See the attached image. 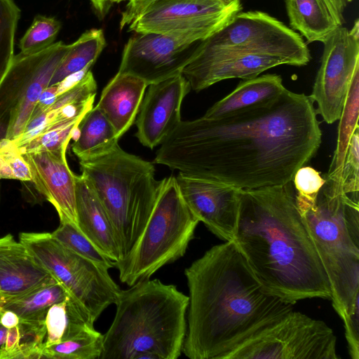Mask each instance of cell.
Returning <instances> with one entry per match:
<instances>
[{
	"instance_id": "25",
	"label": "cell",
	"mask_w": 359,
	"mask_h": 359,
	"mask_svg": "<svg viewBox=\"0 0 359 359\" xmlns=\"http://www.w3.org/2000/svg\"><path fill=\"white\" fill-rule=\"evenodd\" d=\"M77 132L72 150L79 161L101 156L118 144L113 126L96 106L85 115Z\"/></svg>"
},
{
	"instance_id": "9",
	"label": "cell",
	"mask_w": 359,
	"mask_h": 359,
	"mask_svg": "<svg viewBox=\"0 0 359 359\" xmlns=\"http://www.w3.org/2000/svg\"><path fill=\"white\" fill-rule=\"evenodd\" d=\"M69 48L60 41L34 53L14 55L0 82V142L15 140L24 132Z\"/></svg>"
},
{
	"instance_id": "19",
	"label": "cell",
	"mask_w": 359,
	"mask_h": 359,
	"mask_svg": "<svg viewBox=\"0 0 359 359\" xmlns=\"http://www.w3.org/2000/svg\"><path fill=\"white\" fill-rule=\"evenodd\" d=\"M55 279L20 241L0 238V304Z\"/></svg>"
},
{
	"instance_id": "41",
	"label": "cell",
	"mask_w": 359,
	"mask_h": 359,
	"mask_svg": "<svg viewBox=\"0 0 359 359\" xmlns=\"http://www.w3.org/2000/svg\"><path fill=\"white\" fill-rule=\"evenodd\" d=\"M332 16L338 26L343 25L344 22V11L346 5V0H324Z\"/></svg>"
},
{
	"instance_id": "23",
	"label": "cell",
	"mask_w": 359,
	"mask_h": 359,
	"mask_svg": "<svg viewBox=\"0 0 359 359\" xmlns=\"http://www.w3.org/2000/svg\"><path fill=\"white\" fill-rule=\"evenodd\" d=\"M285 89L281 76L276 74L243 79L233 91L215 102L203 116L216 118L259 105L278 97Z\"/></svg>"
},
{
	"instance_id": "39",
	"label": "cell",
	"mask_w": 359,
	"mask_h": 359,
	"mask_svg": "<svg viewBox=\"0 0 359 359\" xmlns=\"http://www.w3.org/2000/svg\"><path fill=\"white\" fill-rule=\"evenodd\" d=\"M156 0H128L125 9L121 13L120 29L129 26L142 12Z\"/></svg>"
},
{
	"instance_id": "45",
	"label": "cell",
	"mask_w": 359,
	"mask_h": 359,
	"mask_svg": "<svg viewBox=\"0 0 359 359\" xmlns=\"http://www.w3.org/2000/svg\"><path fill=\"white\" fill-rule=\"evenodd\" d=\"M110 4L112 6L113 4H118L122 2L125 0H108Z\"/></svg>"
},
{
	"instance_id": "8",
	"label": "cell",
	"mask_w": 359,
	"mask_h": 359,
	"mask_svg": "<svg viewBox=\"0 0 359 359\" xmlns=\"http://www.w3.org/2000/svg\"><path fill=\"white\" fill-rule=\"evenodd\" d=\"M19 241L65 288L68 296L94 323L114 304L121 288L104 268L73 252L50 233L22 232Z\"/></svg>"
},
{
	"instance_id": "11",
	"label": "cell",
	"mask_w": 359,
	"mask_h": 359,
	"mask_svg": "<svg viewBox=\"0 0 359 359\" xmlns=\"http://www.w3.org/2000/svg\"><path fill=\"white\" fill-rule=\"evenodd\" d=\"M241 11V1L156 0L128 26V31L154 32L194 43L210 36Z\"/></svg>"
},
{
	"instance_id": "17",
	"label": "cell",
	"mask_w": 359,
	"mask_h": 359,
	"mask_svg": "<svg viewBox=\"0 0 359 359\" xmlns=\"http://www.w3.org/2000/svg\"><path fill=\"white\" fill-rule=\"evenodd\" d=\"M136 120V137L150 149L161 145L181 120V107L191 90L182 74L149 84Z\"/></svg>"
},
{
	"instance_id": "16",
	"label": "cell",
	"mask_w": 359,
	"mask_h": 359,
	"mask_svg": "<svg viewBox=\"0 0 359 359\" xmlns=\"http://www.w3.org/2000/svg\"><path fill=\"white\" fill-rule=\"evenodd\" d=\"M175 179L184 201L196 218L222 241L233 240L241 189L180 172Z\"/></svg>"
},
{
	"instance_id": "24",
	"label": "cell",
	"mask_w": 359,
	"mask_h": 359,
	"mask_svg": "<svg viewBox=\"0 0 359 359\" xmlns=\"http://www.w3.org/2000/svg\"><path fill=\"white\" fill-rule=\"evenodd\" d=\"M290 25L307 43H323L338 27L324 0H285Z\"/></svg>"
},
{
	"instance_id": "12",
	"label": "cell",
	"mask_w": 359,
	"mask_h": 359,
	"mask_svg": "<svg viewBox=\"0 0 359 359\" xmlns=\"http://www.w3.org/2000/svg\"><path fill=\"white\" fill-rule=\"evenodd\" d=\"M205 47L229 51L257 52L284 56L294 65H306L311 54L297 32L268 13L239 12L222 27L201 41Z\"/></svg>"
},
{
	"instance_id": "22",
	"label": "cell",
	"mask_w": 359,
	"mask_h": 359,
	"mask_svg": "<svg viewBox=\"0 0 359 359\" xmlns=\"http://www.w3.org/2000/svg\"><path fill=\"white\" fill-rule=\"evenodd\" d=\"M96 93V81L88 70L74 85L57 96L46 111L30 118L21 135L22 139L24 141L30 140L57 117L84 116L93 107Z\"/></svg>"
},
{
	"instance_id": "6",
	"label": "cell",
	"mask_w": 359,
	"mask_h": 359,
	"mask_svg": "<svg viewBox=\"0 0 359 359\" xmlns=\"http://www.w3.org/2000/svg\"><path fill=\"white\" fill-rule=\"evenodd\" d=\"M79 165L110 221L121 261L138 240L154 206L160 184L155 168L118 144L101 156L80 160Z\"/></svg>"
},
{
	"instance_id": "13",
	"label": "cell",
	"mask_w": 359,
	"mask_h": 359,
	"mask_svg": "<svg viewBox=\"0 0 359 359\" xmlns=\"http://www.w3.org/2000/svg\"><path fill=\"white\" fill-rule=\"evenodd\" d=\"M320 66L311 94L316 114L328 124L338 121L353 76L359 68V21L335 29L323 42Z\"/></svg>"
},
{
	"instance_id": "2",
	"label": "cell",
	"mask_w": 359,
	"mask_h": 359,
	"mask_svg": "<svg viewBox=\"0 0 359 359\" xmlns=\"http://www.w3.org/2000/svg\"><path fill=\"white\" fill-rule=\"evenodd\" d=\"M184 276L189 294L182 353L190 359H225L293 310L263 288L233 240L210 248Z\"/></svg>"
},
{
	"instance_id": "30",
	"label": "cell",
	"mask_w": 359,
	"mask_h": 359,
	"mask_svg": "<svg viewBox=\"0 0 359 359\" xmlns=\"http://www.w3.org/2000/svg\"><path fill=\"white\" fill-rule=\"evenodd\" d=\"M102 344L103 334L91 328L59 343L43 346L41 358L100 359Z\"/></svg>"
},
{
	"instance_id": "27",
	"label": "cell",
	"mask_w": 359,
	"mask_h": 359,
	"mask_svg": "<svg viewBox=\"0 0 359 359\" xmlns=\"http://www.w3.org/2000/svg\"><path fill=\"white\" fill-rule=\"evenodd\" d=\"M106 46L103 30L90 29L74 43L55 70L49 86L57 84L66 78L89 70Z\"/></svg>"
},
{
	"instance_id": "5",
	"label": "cell",
	"mask_w": 359,
	"mask_h": 359,
	"mask_svg": "<svg viewBox=\"0 0 359 359\" xmlns=\"http://www.w3.org/2000/svg\"><path fill=\"white\" fill-rule=\"evenodd\" d=\"M315 203L302 215L327 274L332 304L342 320L359 303V201L342 179L323 175Z\"/></svg>"
},
{
	"instance_id": "28",
	"label": "cell",
	"mask_w": 359,
	"mask_h": 359,
	"mask_svg": "<svg viewBox=\"0 0 359 359\" xmlns=\"http://www.w3.org/2000/svg\"><path fill=\"white\" fill-rule=\"evenodd\" d=\"M45 324L48 346L94 328L87 316L68 296L64 301L52 305L47 311Z\"/></svg>"
},
{
	"instance_id": "47",
	"label": "cell",
	"mask_w": 359,
	"mask_h": 359,
	"mask_svg": "<svg viewBox=\"0 0 359 359\" xmlns=\"http://www.w3.org/2000/svg\"><path fill=\"white\" fill-rule=\"evenodd\" d=\"M346 2H351L353 0H346Z\"/></svg>"
},
{
	"instance_id": "21",
	"label": "cell",
	"mask_w": 359,
	"mask_h": 359,
	"mask_svg": "<svg viewBox=\"0 0 359 359\" xmlns=\"http://www.w3.org/2000/svg\"><path fill=\"white\" fill-rule=\"evenodd\" d=\"M75 181L78 229L105 256L117 263L119 249L106 212L86 177L76 175Z\"/></svg>"
},
{
	"instance_id": "20",
	"label": "cell",
	"mask_w": 359,
	"mask_h": 359,
	"mask_svg": "<svg viewBox=\"0 0 359 359\" xmlns=\"http://www.w3.org/2000/svg\"><path fill=\"white\" fill-rule=\"evenodd\" d=\"M148 84L127 74H117L102 91L96 105L113 126L118 140L135 121Z\"/></svg>"
},
{
	"instance_id": "38",
	"label": "cell",
	"mask_w": 359,
	"mask_h": 359,
	"mask_svg": "<svg viewBox=\"0 0 359 359\" xmlns=\"http://www.w3.org/2000/svg\"><path fill=\"white\" fill-rule=\"evenodd\" d=\"M349 354L352 359H359V303L343 320Z\"/></svg>"
},
{
	"instance_id": "18",
	"label": "cell",
	"mask_w": 359,
	"mask_h": 359,
	"mask_svg": "<svg viewBox=\"0 0 359 359\" xmlns=\"http://www.w3.org/2000/svg\"><path fill=\"white\" fill-rule=\"evenodd\" d=\"M68 145L57 150L23 154L28 163L34 190L39 197L50 203L60 222L77 226L76 214V181L66 152Z\"/></svg>"
},
{
	"instance_id": "44",
	"label": "cell",
	"mask_w": 359,
	"mask_h": 359,
	"mask_svg": "<svg viewBox=\"0 0 359 359\" xmlns=\"http://www.w3.org/2000/svg\"><path fill=\"white\" fill-rule=\"evenodd\" d=\"M8 334V328L0 323V348L3 347L6 342Z\"/></svg>"
},
{
	"instance_id": "31",
	"label": "cell",
	"mask_w": 359,
	"mask_h": 359,
	"mask_svg": "<svg viewBox=\"0 0 359 359\" xmlns=\"http://www.w3.org/2000/svg\"><path fill=\"white\" fill-rule=\"evenodd\" d=\"M84 116L55 119L24 144L19 146L22 154L57 150L68 145Z\"/></svg>"
},
{
	"instance_id": "26",
	"label": "cell",
	"mask_w": 359,
	"mask_h": 359,
	"mask_svg": "<svg viewBox=\"0 0 359 359\" xmlns=\"http://www.w3.org/2000/svg\"><path fill=\"white\" fill-rule=\"evenodd\" d=\"M68 294L56 279L41 285L28 292L1 302V310L15 312L20 320H45L49 308L64 301Z\"/></svg>"
},
{
	"instance_id": "34",
	"label": "cell",
	"mask_w": 359,
	"mask_h": 359,
	"mask_svg": "<svg viewBox=\"0 0 359 359\" xmlns=\"http://www.w3.org/2000/svg\"><path fill=\"white\" fill-rule=\"evenodd\" d=\"M61 28L55 17L36 15L19 41L20 53L32 54L48 48L55 43Z\"/></svg>"
},
{
	"instance_id": "36",
	"label": "cell",
	"mask_w": 359,
	"mask_h": 359,
	"mask_svg": "<svg viewBox=\"0 0 359 359\" xmlns=\"http://www.w3.org/2000/svg\"><path fill=\"white\" fill-rule=\"evenodd\" d=\"M325 182V180L320 172L310 166H302L296 171L292 183L296 205L301 215L315 203Z\"/></svg>"
},
{
	"instance_id": "4",
	"label": "cell",
	"mask_w": 359,
	"mask_h": 359,
	"mask_svg": "<svg viewBox=\"0 0 359 359\" xmlns=\"http://www.w3.org/2000/svg\"><path fill=\"white\" fill-rule=\"evenodd\" d=\"M100 359H177L187 333L189 296L150 278L121 290Z\"/></svg>"
},
{
	"instance_id": "40",
	"label": "cell",
	"mask_w": 359,
	"mask_h": 359,
	"mask_svg": "<svg viewBox=\"0 0 359 359\" xmlns=\"http://www.w3.org/2000/svg\"><path fill=\"white\" fill-rule=\"evenodd\" d=\"M57 97V84L48 86L41 94L32 117L38 116L46 111Z\"/></svg>"
},
{
	"instance_id": "43",
	"label": "cell",
	"mask_w": 359,
	"mask_h": 359,
	"mask_svg": "<svg viewBox=\"0 0 359 359\" xmlns=\"http://www.w3.org/2000/svg\"><path fill=\"white\" fill-rule=\"evenodd\" d=\"M100 17H104L111 5L108 0H89Z\"/></svg>"
},
{
	"instance_id": "32",
	"label": "cell",
	"mask_w": 359,
	"mask_h": 359,
	"mask_svg": "<svg viewBox=\"0 0 359 359\" xmlns=\"http://www.w3.org/2000/svg\"><path fill=\"white\" fill-rule=\"evenodd\" d=\"M50 233L59 242L80 256L108 269L116 267V262L105 256L72 223L60 222L59 226Z\"/></svg>"
},
{
	"instance_id": "14",
	"label": "cell",
	"mask_w": 359,
	"mask_h": 359,
	"mask_svg": "<svg viewBox=\"0 0 359 359\" xmlns=\"http://www.w3.org/2000/svg\"><path fill=\"white\" fill-rule=\"evenodd\" d=\"M201 41L187 43L154 32H135L124 46L118 72L148 86L182 74Z\"/></svg>"
},
{
	"instance_id": "33",
	"label": "cell",
	"mask_w": 359,
	"mask_h": 359,
	"mask_svg": "<svg viewBox=\"0 0 359 359\" xmlns=\"http://www.w3.org/2000/svg\"><path fill=\"white\" fill-rule=\"evenodd\" d=\"M21 11L14 0H0V82L15 55V39Z\"/></svg>"
},
{
	"instance_id": "35",
	"label": "cell",
	"mask_w": 359,
	"mask_h": 359,
	"mask_svg": "<svg viewBox=\"0 0 359 359\" xmlns=\"http://www.w3.org/2000/svg\"><path fill=\"white\" fill-rule=\"evenodd\" d=\"M31 182L32 172L20 147L14 140L0 142V180Z\"/></svg>"
},
{
	"instance_id": "46",
	"label": "cell",
	"mask_w": 359,
	"mask_h": 359,
	"mask_svg": "<svg viewBox=\"0 0 359 359\" xmlns=\"http://www.w3.org/2000/svg\"><path fill=\"white\" fill-rule=\"evenodd\" d=\"M225 4H231L234 1H241V0H222Z\"/></svg>"
},
{
	"instance_id": "10",
	"label": "cell",
	"mask_w": 359,
	"mask_h": 359,
	"mask_svg": "<svg viewBox=\"0 0 359 359\" xmlns=\"http://www.w3.org/2000/svg\"><path fill=\"white\" fill-rule=\"evenodd\" d=\"M337 337L325 322L291 311L225 359H339Z\"/></svg>"
},
{
	"instance_id": "15",
	"label": "cell",
	"mask_w": 359,
	"mask_h": 359,
	"mask_svg": "<svg viewBox=\"0 0 359 359\" xmlns=\"http://www.w3.org/2000/svg\"><path fill=\"white\" fill-rule=\"evenodd\" d=\"M201 41L196 55L182 71L191 89L195 91L226 79H252L279 65L295 66L292 60L284 56L208 48L203 46Z\"/></svg>"
},
{
	"instance_id": "42",
	"label": "cell",
	"mask_w": 359,
	"mask_h": 359,
	"mask_svg": "<svg viewBox=\"0 0 359 359\" xmlns=\"http://www.w3.org/2000/svg\"><path fill=\"white\" fill-rule=\"evenodd\" d=\"M20 319L18 316L11 310H2L0 311V323L7 328L17 326Z\"/></svg>"
},
{
	"instance_id": "1",
	"label": "cell",
	"mask_w": 359,
	"mask_h": 359,
	"mask_svg": "<svg viewBox=\"0 0 359 359\" xmlns=\"http://www.w3.org/2000/svg\"><path fill=\"white\" fill-rule=\"evenodd\" d=\"M321 137L310 96L285 88L219 118L181 121L154 163L240 189L283 185L314 157Z\"/></svg>"
},
{
	"instance_id": "48",
	"label": "cell",
	"mask_w": 359,
	"mask_h": 359,
	"mask_svg": "<svg viewBox=\"0 0 359 359\" xmlns=\"http://www.w3.org/2000/svg\"><path fill=\"white\" fill-rule=\"evenodd\" d=\"M0 301H1V300H0ZM1 311V308H0V311Z\"/></svg>"
},
{
	"instance_id": "37",
	"label": "cell",
	"mask_w": 359,
	"mask_h": 359,
	"mask_svg": "<svg viewBox=\"0 0 359 359\" xmlns=\"http://www.w3.org/2000/svg\"><path fill=\"white\" fill-rule=\"evenodd\" d=\"M359 129L353 134L342 168V186L344 191L358 198L359 191Z\"/></svg>"
},
{
	"instance_id": "29",
	"label": "cell",
	"mask_w": 359,
	"mask_h": 359,
	"mask_svg": "<svg viewBox=\"0 0 359 359\" xmlns=\"http://www.w3.org/2000/svg\"><path fill=\"white\" fill-rule=\"evenodd\" d=\"M359 68L351 79L344 104L338 121L337 146L328 170V177L341 178L342 168L351 138L359 129Z\"/></svg>"
},
{
	"instance_id": "7",
	"label": "cell",
	"mask_w": 359,
	"mask_h": 359,
	"mask_svg": "<svg viewBox=\"0 0 359 359\" xmlns=\"http://www.w3.org/2000/svg\"><path fill=\"white\" fill-rule=\"evenodd\" d=\"M198 222L184 201L175 177L161 180L143 231L130 252L116 264L120 281L131 286L183 257Z\"/></svg>"
},
{
	"instance_id": "3",
	"label": "cell",
	"mask_w": 359,
	"mask_h": 359,
	"mask_svg": "<svg viewBox=\"0 0 359 359\" xmlns=\"http://www.w3.org/2000/svg\"><path fill=\"white\" fill-rule=\"evenodd\" d=\"M233 241L270 294L292 304L330 300L329 280L297 207L292 181L241 189Z\"/></svg>"
}]
</instances>
